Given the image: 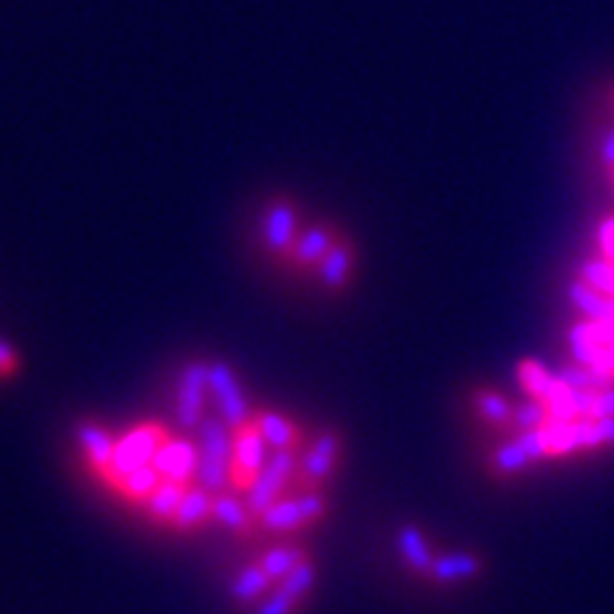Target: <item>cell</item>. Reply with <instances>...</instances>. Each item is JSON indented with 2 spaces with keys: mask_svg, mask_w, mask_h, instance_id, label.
<instances>
[{
  "mask_svg": "<svg viewBox=\"0 0 614 614\" xmlns=\"http://www.w3.org/2000/svg\"><path fill=\"white\" fill-rule=\"evenodd\" d=\"M199 467L194 484L219 495L231 486L233 430L219 416H208L199 424Z\"/></svg>",
  "mask_w": 614,
  "mask_h": 614,
  "instance_id": "cell-1",
  "label": "cell"
},
{
  "mask_svg": "<svg viewBox=\"0 0 614 614\" xmlns=\"http://www.w3.org/2000/svg\"><path fill=\"white\" fill-rule=\"evenodd\" d=\"M168 438H171V430L160 421H140L134 424V427H129L123 436L117 438L111 467L100 481L114 492L117 484H120L129 472L154 464V456H157L160 447H163Z\"/></svg>",
  "mask_w": 614,
  "mask_h": 614,
  "instance_id": "cell-2",
  "label": "cell"
},
{
  "mask_svg": "<svg viewBox=\"0 0 614 614\" xmlns=\"http://www.w3.org/2000/svg\"><path fill=\"white\" fill-rule=\"evenodd\" d=\"M301 228V208L294 197H273L267 199L265 211L260 219L262 245L271 253L273 260H279L285 265L287 253L294 251L296 239H299Z\"/></svg>",
  "mask_w": 614,
  "mask_h": 614,
  "instance_id": "cell-3",
  "label": "cell"
},
{
  "mask_svg": "<svg viewBox=\"0 0 614 614\" xmlns=\"http://www.w3.org/2000/svg\"><path fill=\"white\" fill-rule=\"evenodd\" d=\"M208 384H211V402L217 404L219 418H222L231 430H239V427H245V424L253 421L256 409L248 402L242 382H239V375L233 373L231 364L222 362V359L208 362Z\"/></svg>",
  "mask_w": 614,
  "mask_h": 614,
  "instance_id": "cell-4",
  "label": "cell"
},
{
  "mask_svg": "<svg viewBox=\"0 0 614 614\" xmlns=\"http://www.w3.org/2000/svg\"><path fill=\"white\" fill-rule=\"evenodd\" d=\"M341 452H344V436L336 427H325L299 458V478H296L299 492L321 490L328 484L339 467Z\"/></svg>",
  "mask_w": 614,
  "mask_h": 614,
  "instance_id": "cell-5",
  "label": "cell"
},
{
  "mask_svg": "<svg viewBox=\"0 0 614 614\" xmlns=\"http://www.w3.org/2000/svg\"><path fill=\"white\" fill-rule=\"evenodd\" d=\"M208 402H211L208 362L194 359L177 379V418L183 430H199V424L208 418Z\"/></svg>",
  "mask_w": 614,
  "mask_h": 614,
  "instance_id": "cell-6",
  "label": "cell"
},
{
  "mask_svg": "<svg viewBox=\"0 0 614 614\" xmlns=\"http://www.w3.org/2000/svg\"><path fill=\"white\" fill-rule=\"evenodd\" d=\"M267 458H271V447L262 438L256 421L245 424L233 430V464H231V486L237 492H245L248 486L260 478L265 470Z\"/></svg>",
  "mask_w": 614,
  "mask_h": 614,
  "instance_id": "cell-7",
  "label": "cell"
},
{
  "mask_svg": "<svg viewBox=\"0 0 614 614\" xmlns=\"http://www.w3.org/2000/svg\"><path fill=\"white\" fill-rule=\"evenodd\" d=\"M544 458L549 456H546V443L540 430L515 432L509 441L495 447V452L490 456V470L495 478H515L529 470L535 461H544Z\"/></svg>",
  "mask_w": 614,
  "mask_h": 614,
  "instance_id": "cell-8",
  "label": "cell"
},
{
  "mask_svg": "<svg viewBox=\"0 0 614 614\" xmlns=\"http://www.w3.org/2000/svg\"><path fill=\"white\" fill-rule=\"evenodd\" d=\"M341 233L344 231H341L336 222H330V219H319V222L305 226L299 239H296L294 251L287 253L285 267H290V271L296 273H316V267L328 256V251L336 245V239H339Z\"/></svg>",
  "mask_w": 614,
  "mask_h": 614,
  "instance_id": "cell-9",
  "label": "cell"
},
{
  "mask_svg": "<svg viewBox=\"0 0 614 614\" xmlns=\"http://www.w3.org/2000/svg\"><path fill=\"white\" fill-rule=\"evenodd\" d=\"M569 353H572L574 364L612 373V333L601 321L586 319L572 325V330H569Z\"/></svg>",
  "mask_w": 614,
  "mask_h": 614,
  "instance_id": "cell-10",
  "label": "cell"
},
{
  "mask_svg": "<svg viewBox=\"0 0 614 614\" xmlns=\"http://www.w3.org/2000/svg\"><path fill=\"white\" fill-rule=\"evenodd\" d=\"M154 467L165 481H179V484H194L197 481V467H199V447L191 443L188 438H174L160 447V452L154 456Z\"/></svg>",
  "mask_w": 614,
  "mask_h": 614,
  "instance_id": "cell-11",
  "label": "cell"
},
{
  "mask_svg": "<svg viewBox=\"0 0 614 614\" xmlns=\"http://www.w3.org/2000/svg\"><path fill=\"white\" fill-rule=\"evenodd\" d=\"M355 242L348 237V233H341L336 239V245L330 248L328 256L321 260V265L316 267V279L319 285L328 290V294H341L344 287L350 285L355 273Z\"/></svg>",
  "mask_w": 614,
  "mask_h": 614,
  "instance_id": "cell-12",
  "label": "cell"
},
{
  "mask_svg": "<svg viewBox=\"0 0 614 614\" xmlns=\"http://www.w3.org/2000/svg\"><path fill=\"white\" fill-rule=\"evenodd\" d=\"M77 432V443H80V452L86 458V464L89 470H95L97 478H102L109 472L111 467V458H114V447H117V438L114 432L106 430L102 424L97 421H77L75 427Z\"/></svg>",
  "mask_w": 614,
  "mask_h": 614,
  "instance_id": "cell-13",
  "label": "cell"
},
{
  "mask_svg": "<svg viewBox=\"0 0 614 614\" xmlns=\"http://www.w3.org/2000/svg\"><path fill=\"white\" fill-rule=\"evenodd\" d=\"M396 549L402 555L404 567L416 578H427L430 580L432 563H436V552H432L430 540L427 535L418 529L416 524H402L396 533Z\"/></svg>",
  "mask_w": 614,
  "mask_h": 614,
  "instance_id": "cell-14",
  "label": "cell"
},
{
  "mask_svg": "<svg viewBox=\"0 0 614 614\" xmlns=\"http://www.w3.org/2000/svg\"><path fill=\"white\" fill-rule=\"evenodd\" d=\"M213 520L226 526L228 533L237 538H253L260 529V520L253 518L248 509L245 498H239L237 492H219L213 495Z\"/></svg>",
  "mask_w": 614,
  "mask_h": 614,
  "instance_id": "cell-15",
  "label": "cell"
},
{
  "mask_svg": "<svg viewBox=\"0 0 614 614\" xmlns=\"http://www.w3.org/2000/svg\"><path fill=\"white\" fill-rule=\"evenodd\" d=\"M256 427H260L262 438L267 441L271 450H299L301 447V427L285 413L276 409H256L253 416Z\"/></svg>",
  "mask_w": 614,
  "mask_h": 614,
  "instance_id": "cell-16",
  "label": "cell"
},
{
  "mask_svg": "<svg viewBox=\"0 0 614 614\" xmlns=\"http://www.w3.org/2000/svg\"><path fill=\"white\" fill-rule=\"evenodd\" d=\"M481 572H484V558L475 552H467V549H458V552L436 555L430 580H436L441 586H450V583L478 578Z\"/></svg>",
  "mask_w": 614,
  "mask_h": 614,
  "instance_id": "cell-17",
  "label": "cell"
},
{
  "mask_svg": "<svg viewBox=\"0 0 614 614\" xmlns=\"http://www.w3.org/2000/svg\"><path fill=\"white\" fill-rule=\"evenodd\" d=\"M208 520H213V492H208L199 484H191L188 492H185L177 515L171 520V529H177V533H197L199 526H205Z\"/></svg>",
  "mask_w": 614,
  "mask_h": 614,
  "instance_id": "cell-18",
  "label": "cell"
},
{
  "mask_svg": "<svg viewBox=\"0 0 614 614\" xmlns=\"http://www.w3.org/2000/svg\"><path fill=\"white\" fill-rule=\"evenodd\" d=\"M276 586V580L256 563H248V567L239 569L231 580V597L239 603V606H251V603H260L265 594H271V589Z\"/></svg>",
  "mask_w": 614,
  "mask_h": 614,
  "instance_id": "cell-19",
  "label": "cell"
},
{
  "mask_svg": "<svg viewBox=\"0 0 614 614\" xmlns=\"http://www.w3.org/2000/svg\"><path fill=\"white\" fill-rule=\"evenodd\" d=\"M569 299H572V305L578 307L586 319L601 321V325H614V296L594 290V287L586 285L580 276L569 285Z\"/></svg>",
  "mask_w": 614,
  "mask_h": 614,
  "instance_id": "cell-20",
  "label": "cell"
},
{
  "mask_svg": "<svg viewBox=\"0 0 614 614\" xmlns=\"http://www.w3.org/2000/svg\"><path fill=\"white\" fill-rule=\"evenodd\" d=\"M472 407H475L478 418L495 430H512V413L515 407L509 404V398L498 390H490V387H478L472 393Z\"/></svg>",
  "mask_w": 614,
  "mask_h": 614,
  "instance_id": "cell-21",
  "label": "cell"
},
{
  "mask_svg": "<svg viewBox=\"0 0 614 614\" xmlns=\"http://www.w3.org/2000/svg\"><path fill=\"white\" fill-rule=\"evenodd\" d=\"M188 486L191 484H179V481H165L157 486V492L151 495L149 501H145V515H149L151 520L157 526H171V520H174V515H177L179 504H183L185 492H188Z\"/></svg>",
  "mask_w": 614,
  "mask_h": 614,
  "instance_id": "cell-22",
  "label": "cell"
},
{
  "mask_svg": "<svg viewBox=\"0 0 614 614\" xmlns=\"http://www.w3.org/2000/svg\"><path fill=\"white\" fill-rule=\"evenodd\" d=\"M305 560H310V552H307L305 546L282 544V546H273V549H267V552L260 555V567L265 569V572L271 574L276 583H279L282 578H287L290 572H296Z\"/></svg>",
  "mask_w": 614,
  "mask_h": 614,
  "instance_id": "cell-23",
  "label": "cell"
},
{
  "mask_svg": "<svg viewBox=\"0 0 614 614\" xmlns=\"http://www.w3.org/2000/svg\"><path fill=\"white\" fill-rule=\"evenodd\" d=\"M260 529L262 533H296V529H305V518H301V506L296 495L290 498H279L271 509L265 512L260 518Z\"/></svg>",
  "mask_w": 614,
  "mask_h": 614,
  "instance_id": "cell-24",
  "label": "cell"
},
{
  "mask_svg": "<svg viewBox=\"0 0 614 614\" xmlns=\"http://www.w3.org/2000/svg\"><path fill=\"white\" fill-rule=\"evenodd\" d=\"M163 484V475L157 472V467L149 464V467H140V470L129 472V475L117 484V495L120 498H125L129 504H136V506H145V501L157 492V486Z\"/></svg>",
  "mask_w": 614,
  "mask_h": 614,
  "instance_id": "cell-25",
  "label": "cell"
},
{
  "mask_svg": "<svg viewBox=\"0 0 614 614\" xmlns=\"http://www.w3.org/2000/svg\"><path fill=\"white\" fill-rule=\"evenodd\" d=\"M518 382L520 387L529 393V398H538V402L546 404V396L555 384V373L546 370L544 364L535 362V359H520L518 362Z\"/></svg>",
  "mask_w": 614,
  "mask_h": 614,
  "instance_id": "cell-26",
  "label": "cell"
},
{
  "mask_svg": "<svg viewBox=\"0 0 614 614\" xmlns=\"http://www.w3.org/2000/svg\"><path fill=\"white\" fill-rule=\"evenodd\" d=\"M276 586L282 589V592L290 597V601H296L301 606V601H305L307 594L314 592L316 586V567H314V558L305 560L296 572H290L287 578H282Z\"/></svg>",
  "mask_w": 614,
  "mask_h": 614,
  "instance_id": "cell-27",
  "label": "cell"
},
{
  "mask_svg": "<svg viewBox=\"0 0 614 614\" xmlns=\"http://www.w3.org/2000/svg\"><path fill=\"white\" fill-rule=\"evenodd\" d=\"M549 407L538 398H529V402L518 404L515 413H512V430L515 432H529V430H540L546 421H549Z\"/></svg>",
  "mask_w": 614,
  "mask_h": 614,
  "instance_id": "cell-28",
  "label": "cell"
},
{
  "mask_svg": "<svg viewBox=\"0 0 614 614\" xmlns=\"http://www.w3.org/2000/svg\"><path fill=\"white\" fill-rule=\"evenodd\" d=\"M580 279L601 294L614 296V265L608 260H589L580 265Z\"/></svg>",
  "mask_w": 614,
  "mask_h": 614,
  "instance_id": "cell-29",
  "label": "cell"
},
{
  "mask_svg": "<svg viewBox=\"0 0 614 614\" xmlns=\"http://www.w3.org/2000/svg\"><path fill=\"white\" fill-rule=\"evenodd\" d=\"M301 506V518H305V526H314L325 520L328 515V495L321 490H305L296 495Z\"/></svg>",
  "mask_w": 614,
  "mask_h": 614,
  "instance_id": "cell-30",
  "label": "cell"
},
{
  "mask_svg": "<svg viewBox=\"0 0 614 614\" xmlns=\"http://www.w3.org/2000/svg\"><path fill=\"white\" fill-rule=\"evenodd\" d=\"M299 603L290 601L279 586H273L271 594H265L256 606V614H296Z\"/></svg>",
  "mask_w": 614,
  "mask_h": 614,
  "instance_id": "cell-31",
  "label": "cell"
},
{
  "mask_svg": "<svg viewBox=\"0 0 614 614\" xmlns=\"http://www.w3.org/2000/svg\"><path fill=\"white\" fill-rule=\"evenodd\" d=\"M18 370H21V355H18V350L9 341L0 339V379H9Z\"/></svg>",
  "mask_w": 614,
  "mask_h": 614,
  "instance_id": "cell-32",
  "label": "cell"
},
{
  "mask_svg": "<svg viewBox=\"0 0 614 614\" xmlns=\"http://www.w3.org/2000/svg\"><path fill=\"white\" fill-rule=\"evenodd\" d=\"M597 418H614V387L594 393L592 421H597Z\"/></svg>",
  "mask_w": 614,
  "mask_h": 614,
  "instance_id": "cell-33",
  "label": "cell"
},
{
  "mask_svg": "<svg viewBox=\"0 0 614 614\" xmlns=\"http://www.w3.org/2000/svg\"><path fill=\"white\" fill-rule=\"evenodd\" d=\"M594 427H597V436H601L603 447H606V443H614V418H597Z\"/></svg>",
  "mask_w": 614,
  "mask_h": 614,
  "instance_id": "cell-34",
  "label": "cell"
},
{
  "mask_svg": "<svg viewBox=\"0 0 614 614\" xmlns=\"http://www.w3.org/2000/svg\"><path fill=\"white\" fill-rule=\"evenodd\" d=\"M601 160H603V165H606V168H614V129L608 131L606 140H603Z\"/></svg>",
  "mask_w": 614,
  "mask_h": 614,
  "instance_id": "cell-35",
  "label": "cell"
},
{
  "mask_svg": "<svg viewBox=\"0 0 614 614\" xmlns=\"http://www.w3.org/2000/svg\"><path fill=\"white\" fill-rule=\"evenodd\" d=\"M608 333H612V373H614V325H606Z\"/></svg>",
  "mask_w": 614,
  "mask_h": 614,
  "instance_id": "cell-36",
  "label": "cell"
}]
</instances>
